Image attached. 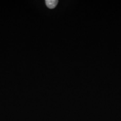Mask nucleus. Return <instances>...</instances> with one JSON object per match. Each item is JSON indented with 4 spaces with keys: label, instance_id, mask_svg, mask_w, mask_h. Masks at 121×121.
Returning <instances> with one entry per match:
<instances>
[{
    "label": "nucleus",
    "instance_id": "obj_1",
    "mask_svg": "<svg viewBox=\"0 0 121 121\" xmlns=\"http://www.w3.org/2000/svg\"><path fill=\"white\" fill-rule=\"evenodd\" d=\"M58 1L57 0H46L45 4L49 9H54L58 4Z\"/></svg>",
    "mask_w": 121,
    "mask_h": 121
}]
</instances>
